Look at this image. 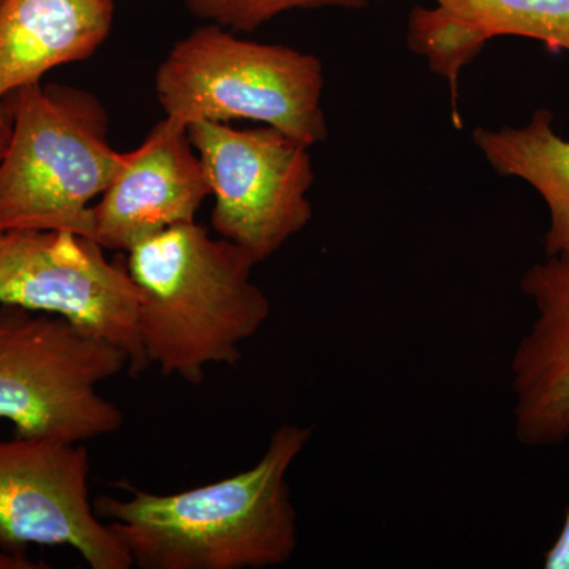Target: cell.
Segmentation results:
<instances>
[{
	"label": "cell",
	"instance_id": "obj_1",
	"mask_svg": "<svg viewBox=\"0 0 569 569\" xmlns=\"http://www.w3.org/2000/svg\"><path fill=\"white\" fill-rule=\"evenodd\" d=\"M312 438V427L283 425L264 455L244 471L178 493L146 492L123 482L129 497L102 496L97 515L141 569H263L298 549L288 471Z\"/></svg>",
	"mask_w": 569,
	"mask_h": 569
},
{
	"label": "cell",
	"instance_id": "obj_2",
	"mask_svg": "<svg viewBox=\"0 0 569 569\" xmlns=\"http://www.w3.org/2000/svg\"><path fill=\"white\" fill-rule=\"evenodd\" d=\"M138 290V328L149 366L201 385L209 366H236L271 317L252 280L254 260L197 222L176 224L127 252Z\"/></svg>",
	"mask_w": 569,
	"mask_h": 569
},
{
	"label": "cell",
	"instance_id": "obj_3",
	"mask_svg": "<svg viewBox=\"0 0 569 569\" xmlns=\"http://www.w3.org/2000/svg\"><path fill=\"white\" fill-rule=\"evenodd\" d=\"M6 104L11 133L0 160V233L71 231L93 239L92 201L126 162V152L108 142L102 103L40 81Z\"/></svg>",
	"mask_w": 569,
	"mask_h": 569
},
{
	"label": "cell",
	"instance_id": "obj_4",
	"mask_svg": "<svg viewBox=\"0 0 569 569\" xmlns=\"http://www.w3.org/2000/svg\"><path fill=\"white\" fill-rule=\"evenodd\" d=\"M323 89L317 56L244 40L212 22L174 43L156 74L164 118L186 127L247 119L309 148L328 137Z\"/></svg>",
	"mask_w": 569,
	"mask_h": 569
},
{
	"label": "cell",
	"instance_id": "obj_5",
	"mask_svg": "<svg viewBox=\"0 0 569 569\" xmlns=\"http://www.w3.org/2000/svg\"><path fill=\"white\" fill-rule=\"evenodd\" d=\"M129 369L122 350L69 321L0 306V419L18 437L86 443L123 426L99 385Z\"/></svg>",
	"mask_w": 569,
	"mask_h": 569
},
{
	"label": "cell",
	"instance_id": "obj_6",
	"mask_svg": "<svg viewBox=\"0 0 569 569\" xmlns=\"http://www.w3.org/2000/svg\"><path fill=\"white\" fill-rule=\"evenodd\" d=\"M189 138L211 186L213 230L254 263L279 252L312 220L309 146L272 127L234 129L228 122H194Z\"/></svg>",
	"mask_w": 569,
	"mask_h": 569
},
{
	"label": "cell",
	"instance_id": "obj_7",
	"mask_svg": "<svg viewBox=\"0 0 569 569\" xmlns=\"http://www.w3.org/2000/svg\"><path fill=\"white\" fill-rule=\"evenodd\" d=\"M0 306L69 321L148 367L138 328V290L127 266L111 263L96 239L71 231L21 230L0 242Z\"/></svg>",
	"mask_w": 569,
	"mask_h": 569
},
{
	"label": "cell",
	"instance_id": "obj_8",
	"mask_svg": "<svg viewBox=\"0 0 569 569\" xmlns=\"http://www.w3.org/2000/svg\"><path fill=\"white\" fill-rule=\"evenodd\" d=\"M84 443L52 438L0 440V548L67 546L92 569H130L129 552L89 498Z\"/></svg>",
	"mask_w": 569,
	"mask_h": 569
},
{
	"label": "cell",
	"instance_id": "obj_9",
	"mask_svg": "<svg viewBox=\"0 0 569 569\" xmlns=\"http://www.w3.org/2000/svg\"><path fill=\"white\" fill-rule=\"evenodd\" d=\"M211 197L208 174L189 127L164 118L126 162L92 208L93 239L104 250L130 252L176 224L192 223Z\"/></svg>",
	"mask_w": 569,
	"mask_h": 569
},
{
	"label": "cell",
	"instance_id": "obj_10",
	"mask_svg": "<svg viewBox=\"0 0 569 569\" xmlns=\"http://www.w3.org/2000/svg\"><path fill=\"white\" fill-rule=\"evenodd\" d=\"M537 317L511 359L515 433L527 448L569 438V252L546 257L520 280Z\"/></svg>",
	"mask_w": 569,
	"mask_h": 569
},
{
	"label": "cell",
	"instance_id": "obj_11",
	"mask_svg": "<svg viewBox=\"0 0 569 569\" xmlns=\"http://www.w3.org/2000/svg\"><path fill=\"white\" fill-rule=\"evenodd\" d=\"M408 22L407 41L448 80L458 102L460 73L490 40L523 37L549 51H569V0H432Z\"/></svg>",
	"mask_w": 569,
	"mask_h": 569
},
{
	"label": "cell",
	"instance_id": "obj_12",
	"mask_svg": "<svg viewBox=\"0 0 569 569\" xmlns=\"http://www.w3.org/2000/svg\"><path fill=\"white\" fill-rule=\"evenodd\" d=\"M114 0H0V104L102 47Z\"/></svg>",
	"mask_w": 569,
	"mask_h": 569
},
{
	"label": "cell",
	"instance_id": "obj_13",
	"mask_svg": "<svg viewBox=\"0 0 569 569\" xmlns=\"http://www.w3.org/2000/svg\"><path fill=\"white\" fill-rule=\"evenodd\" d=\"M473 141L498 174L530 183L549 209L546 257L569 252V140L553 129V116L538 110L522 127H478Z\"/></svg>",
	"mask_w": 569,
	"mask_h": 569
},
{
	"label": "cell",
	"instance_id": "obj_14",
	"mask_svg": "<svg viewBox=\"0 0 569 569\" xmlns=\"http://www.w3.org/2000/svg\"><path fill=\"white\" fill-rule=\"evenodd\" d=\"M201 20L233 32H253L291 10L359 9L370 0H181Z\"/></svg>",
	"mask_w": 569,
	"mask_h": 569
},
{
	"label": "cell",
	"instance_id": "obj_15",
	"mask_svg": "<svg viewBox=\"0 0 569 569\" xmlns=\"http://www.w3.org/2000/svg\"><path fill=\"white\" fill-rule=\"evenodd\" d=\"M546 569H569V508L559 537L545 557Z\"/></svg>",
	"mask_w": 569,
	"mask_h": 569
},
{
	"label": "cell",
	"instance_id": "obj_16",
	"mask_svg": "<svg viewBox=\"0 0 569 569\" xmlns=\"http://www.w3.org/2000/svg\"><path fill=\"white\" fill-rule=\"evenodd\" d=\"M40 568L36 561L26 559L18 552L0 550V569H37Z\"/></svg>",
	"mask_w": 569,
	"mask_h": 569
},
{
	"label": "cell",
	"instance_id": "obj_17",
	"mask_svg": "<svg viewBox=\"0 0 569 569\" xmlns=\"http://www.w3.org/2000/svg\"><path fill=\"white\" fill-rule=\"evenodd\" d=\"M11 133V118L10 112L7 110V104H0V160H2L3 152H6L7 144H9Z\"/></svg>",
	"mask_w": 569,
	"mask_h": 569
},
{
	"label": "cell",
	"instance_id": "obj_18",
	"mask_svg": "<svg viewBox=\"0 0 569 569\" xmlns=\"http://www.w3.org/2000/svg\"><path fill=\"white\" fill-rule=\"evenodd\" d=\"M3 234H6V233H0V242H2Z\"/></svg>",
	"mask_w": 569,
	"mask_h": 569
}]
</instances>
